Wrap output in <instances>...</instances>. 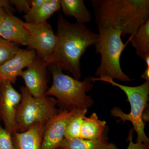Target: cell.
<instances>
[{
  "instance_id": "13",
  "label": "cell",
  "mask_w": 149,
  "mask_h": 149,
  "mask_svg": "<svg viewBox=\"0 0 149 149\" xmlns=\"http://www.w3.org/2000/svg\"><path fill=\"white\" fill-rule=\"evenodd\" d=\"M45 124H38L23 132L11 134L14 149H41Z\"/></svg>"
},
{
  "instance_id": "14",
  "label": "cell",
  "mask_w": 149,
  "mask_h": 149,
  "mask_svg": "<svg viewBox=\"0 0 149 149\" xmlns=\"http://www.w3.org/2000/svg\"><path fill=\"white\" fill-rule=\"evenodd\" d=\"M61 8L67 17H73L76 22L85 24L92 20L91 12L83 0H60Z\"/></svg>"
},
{
  "instance_id": "29",
  "label": "cell",
  "mask_w": 149,
  "mask_h": 149,
  "mask_svg": "<svg viewBox=\"0 0 149 149\" xmlns=\"http://www.w3.org/2000/svg\"><path fill=\"white\" fill-rule=\"evenodd\" d=\"M1 81L0 80V88H1Z\"/></svg>"
},
{
  "instance_id": "26",
  "label": "cell",
  "mask_w": 149,
  "mask_h": 149,
  "mask_svg": "<svg viewBox=\"0 0 149 149\" xmlns=\"http://www.w3.org/2000/svg\"><path fill=\"white\" fill-rule=\"evenodd\" d=\"M144 61H146V68L141 77L143 78L146 81H149V56L145 59Z\"/></svg>"
},
{
  "instance_id": "24",
  "label": "cell",
  "mask_w": 149,
  "mask_h": 149,
  "mask_svg": "<svg viewBox=\"0 0 149 149\" xmlns=\"http://www.w3.org/2000/svg\"><path fill=\"white\" fill-rule=\"evenodd\" d=\"M3 10L13 13L15 11L9 0H0V11Z\"/></svg>"
},
{
  "instance_id": "4",
  "label": "cell",
  "mask_w": 149,
  "mask_h": 149,
  "mask_svg": "<svg viewBox=\"0 0 149 149\" xmlns=\"http://www.w3.org/2000/svg\"><path fill=\"white\" fill-rule=\"evenodd\" d=\"M98 39L95 45V52L101 56L100 64L95 72L96 76H106L112 80L131 82V79L121 69L120 58L127 44L123 42L122 32L111 27H97Z\"/></svg>"
},
{
  "instance_id": "15",
  "label": "cell",
  "mask_w": 149,
  "mask_h": 149,
  "mask_svg": "<svg viewBox=\"0 0 149 149\" xmlns=\"http://www.w3.org/2000/svg\"><path fill=\"white\" fill-rule=\"evenodd\" d=\"M106 124L105 121L99 119L95 113H93L89 117L84 118L79 138L87 140L100 139L103 136Z\"/></svg>"
},
{
  "instance_id": "25",
  "label": "cell",
  "mask_w": 149,
  "mask_h": 149,
  "mask_svg": "<svg viewBox=\"0 0 149 149\" xmlns=\"http://www.w3.org/2000/svg\"><path fill=\"white\" fill-rule=\"evenodd\" d=\"M48 0H32L31 2V6L29 12L34 11L37 9L40 8L43 5L47 2Z\"/></svg>"
},
{
  "instance_id": "1",
  "label": "cell",
  "mask_w": 149,
  "mask_h": 149,
  "mask_svg": "<svg viewBox=\"0 0 149 149\" xmlns=\"http://www.w3.org/2000/svg\"><path fill=\"white\" fill-rule=\"evenodd\" d=\"M56 45L48 62L69 71L74 79L81 78L80 59L89 47L95 45L98 34L95 33L85 24L71 23L61 13L57 16Z\"/></svg>"
},
{
  "instance_id": "16",
  "label": "cell",
  "mask_w": 149,
  "mask_h": 149,
  "mask_svg": "<svg viewBox=\"0 0 149 149\" xmlns=\"http://www.w3.org/2000/svg\"><path fill=\"white\" fill-rule=\"evenodd\" d=\"M61 8L60 0H48L40 8L25 14L24 16L25 22L27 24H38L46 22Z\"/></svg>"
},
{
  "instance_id": "12",
  "label": "cell",
  "mask_w": 149,
  "mask_h": 149,
  "mask_svg": "<svg viewBox=\"0 0 149 149\" xmlns=\"http://www.w3.org/2000/svg\"><path fill=\"white\" fill-rule=\"evenodd\" d=\"M0 37L16 45L27 46L30 34L25 22L6 10L4 19L0 26Z\"/></svg>"
},
{
  "instance_id": "7",
  "label": "cell",
  "mask_w": 149,
  "mask_h": 149,
  "mask_svg": "<svg viewBox=\"0 0 149 149\" xmlns=\"http://www.w3.org/2000/svg\"><path fill=\"white\" fill-rule=\"evenodd\" d=\"M30 37L27 46L29 49L35 51L37 56L47 63L53 54L57 37L51 24L47 22L38 24L26 23Z\"/></svg>"
},
{
  "instance_id": "18",
  "label": "cell",
  "mask_w": 149,
  "mask_h": 149,
  "mask_svg": "<svg viewBox=\"0 0 149 149\" xmlns=\"http://www.w3.org/2000/svg\"><path fill=\"white\" fill-rule=\"evenodd\" d=\"M108 143L107 139L104 136L96 140H87L80 138L64 139L58 149H103Z\"/></svg>"
},
{
  "instance_id": "2",
  "label": "cell",
  "mask_w": 149,
  "mask_h": 149,
  "mask_svg": "<svg viewBox=\"0 0 149 149\" xmlns=\"http://www.w3.org/2000/svg\"><path fill=\"white\" fill-rule=\"evenodd\" d=\"M97 27L120 30L122 37L136 34L149 20V0H92Z\"/></svg>"
},
{
  "instance_id": "19",
  "label": "cell",
  "mask_w": 149,
  "mask_h": 149,
  "mask_svg": "<svg viewBox=\"0 0 149 149\" xmlns=\"http://www.w3.org/2000/svg\"><path fill=\"white\" fill-rule=\"evenodd\" d=\"M88 109H78L69 120L64 134V139H70L80 137V130Z\"/></svg>"
},
{
  "instance_id": "3",
  "label": "cell",
  "mask_w": 149,
  "mask_h": 149,
  "mask_svg": "<svg viewBox=\"0 0 149 149\" xmlns=\"http://www.w3.org/2000/svg\"><path fill=\"white\" fill-rule=\"evenodd\" d=\"M52 76V86L45 95L56 98L57 104L61 109H86L93 106L94 101L87 93L93 89L91 77L83 81L64 74L63 70L53 64L48 65Z\"/></svg>"
},
{
  "instance_id": "8",
  "label": "cell",
  "mask_w": 149,
  "mask_h": 149,
  "mask_svg": "<svg viewBox=\"0 0 149 149\" xmlns=\"http://www.w3.org/2000/svg\"><path fill=\"white\" fill-rule=\"evenodd\" d=\"M78 109L58 111L45 126L41 149H57L63 140L67 126Z\"/></svg>"
},
{
  "instance_id": "21",
  "label": "cell",
  "mask_w": 149,
  "mask_h": 149,
  "mask_svg": "<svg viewBox=\"0 0 149 149\" xmlns=\"http://www.w3.org/2000/svg\"><path fill=\"white\" fill-rule=\"evenodd\" d=\"M0 149H14L11 134L0 125Z\"/></svg>"
},
{
  "instance_id": "23",
  "label": "cell",
  "mask_w": 149,
  "mask_h": 149,
  "mask_svg": "<svg viewBox=\"0 0 149 149\" xmlns=\"http://www.w3.org/2000/svg\"><path fill=\"white\" fill-rule=\"evenodd\" d=\"M133 130L131 128L129 132L128 137V141L129 144L128 148L126 149H149V144L144 143H134L133 141Z\"/></svg>"
},
{
  "instance_id": "9",
  "label": "cell",
  "mask_w": 149,
  "mask_h": 149,
  "mask_svg": "<svg viewBox=\"0 0 149 149\" xmlns=\"http://www.w3.org/2000/svg\"><path fill=\"white\" fill-rule=\"evenodd\" d=\"M21 100V95L7 81H1L0 88V116L5 128L12 134L15 131L17 111Z\"/></svg>"
},
{
  "instance_id": "17",
  "label": "cell",
  "mask_w": 149,
  "mask_h": 149,
  "mask_svg": "<svg viewBox=\"0 0 149 149\" xmlns=\"http://www.w3.org/2000/svg\"><path fill=\"white\" fill-rule=\"evenodd\" d=\"M130 42L140 58L144 60L149 56V20L131 35Z\"/></svg>"
},
{
  "instance_id": "27",
  "label": "cell",
  "mask_w": 149,
  "mask_h": 149,
  "mask_svg": "<svg viewBox=\"0 0 149 149\" xmlns=\"http://www.w3.org/2000/svg\"><path fill=\"white\" fill-rule=\"evenodd\" d=\"M103 149H118L116 145L112 143H109L105 148Z\"/></svg>"
},
{
  "instance_id": "22",
  "label": "cell",
  "mask_w": 149,
  "mask_h": 149,
  "mask_svg": "<svg viewBox=\"0 0 149 149\" xmlns=\"http://www.w3.org/2000/svg\"><path fill=\"white\" fill-rule=\"evenodd\" d=\"M11 5L14 6L17 10L20 13H27L31 6L30 1L27 0H10Z\"/></svg>"
},
{
  "instance_id": "10",
  "label": "cell",
  "mask_w": 149,
  "mask_h": 149,
  "mask_svg": "<svg viewBox=\"0 0 149 149\" xmlns=\"http://www.w3.org/2000/svg\"><path fill=\"white\" fill-rule=\"evenodd\" d=\"M47 67V63L37 56L27 69L23 70L19 75L24 80L25 87L33 97H42L45 96Z\"/></svg>"
},
{
  "instance_id": "6",
  "label": "cell",
  "mask_w": 149,
  "mask_h": 149,
  "mask_svg": "<svg viewBox=\"0 0 149 149\" xmlns=\"http://www.w3.org/2000/svg\"><path fill=\"white\" fill-rule=\"evenodd\" d=\"M21 100L17 111L15 131L23 132L38 124H46L58 112L55 99L35 97L25 87L20 88Z\"/></svg>"
},
{
  "instance_id": "28",
  "label": "cell",
  "mask_w": 149,
  "mask_h": 149,
  "mask_svg": "<svg viewBox=\"0 0 149 149\" xmlns=\"http://www.w3.org/2000/svg\"><path fill=\"white\" fill-rule=\"evenodd\" d=\"M5 12L6 10H5L0 11V26H1L2 22H3V20L4 19Z\"/></svg>"
},
{
  "instance_id": "20",
  "label": "cell",
  "mask_w": 149,
  "mask_h": 149,
  "mask_svg": "<svg viewBox=\"0 0 149 149\" xmlns=\"http://www.w3.org/2000/svg\"><path fill=\"white\" fill-rule=\"evenodd\" d=\"M20 49L16 44L0 37V66L12 58Z\"/></svg>"
},
{
  "instance_id": "11",
  "label": "cell",
  "mask_w": 149,
  "mask_h": 149,
  "mask_svg": "<svg viewBox=\"0 0 149 149\" xmlns=\"http://www.w3.org/2000/svg\"><path fill=\"white\" fill-rule=\"evenodd\" d=\"M37 56L33 50L20 49L12 58L0 66V80L15 83L23 69L32 63Z\"/></svg>"
},
{
  "instance_id": "5",
  "label": "cell",
  "mask_w": 149,
  "mask_h": 149,
  "mask_svg": "<svg viewBox=\"0 0 149 149\" xmlns=\"http://www.w3.org/2000/svg\"><path fill=\"white\" fill-rule=\"evenodd\" d=\"M91 79L92 82L100 81L109 83L113 86L120 88L125 93L131 107L130 112L125 113L120 109L115 107L111 109V115L119 118L123 122H131L137 134V142L149 144V139L145 133V124L143 119V113L147 108L149 101V81H146L139 86L130 87L120 85L106 76L91 77Z\"/></svg>"
},
{
  "instance_id": "30",
  "label": "cell",
  "mask_w": 149,
  "mask_h": 149,
  "mask_svg": "<svg viewBox=\"0 0 149 149\" xmlns=\"http://www.w3.org/2000/svg\"></svg>"
}]
</instances>
